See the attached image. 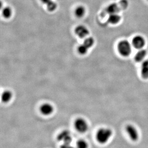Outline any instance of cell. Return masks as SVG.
I'll list each match as a JSON object with an SVG mask.
<instances>
[{"instance_id":"9a60e30c","label":"cell","mask_w":148,"mask_h":148,"mask_svg":"<svg viewBox=\"0 0 148 148\" xmlns=\"http://www.w3.org/2000/svg\"><path fill=\"white\" fill-rule=\"evenodd\" d=\"M106 11L107 13L110 14H117L119 11V8L116 4L113 3L108 6L106 8Z\"/></svg>"},{"instance_id":"4fadbf2b","label":"cell","mask_w":148,"mask_h":148,"mask_svg":"<svg viewBox=\"0 0 148 148\" xmlns=\"http://www.w3.org/2000/svg\"><path fill=\"white\" fill-rule=\"evenodd\" d=\"M147 55V51L144 49H141L138 51L136 54L135 60L137 62H140L144 60Z\"/></svg>"},{"instance_id":"ac0fdd59","label":"cell","mask_w":148,"mask_h":148,"mask_svg":"<svg viewBox=\"0 0 148 148\" xmlns=\"http://www.w3.org/2000/svg\"><path fill=\"white\" fill-rule=\"evenodd\" d=\"M11 9L9 7H6L3 9V15L5 18H8L10 17L12 15Z\"/></svg>"},{"instance_id":"6da1fadb","label":"cell","mask_w":148,"mask_h":148,"mask_svg":"<svg viewBox=\"0 0 148 148\" xmlns=\"http://www.w3.org/2000/svg\"><path fill=\"white\" fill-rule=\"evenodd\" d=\"M112 130L108 128H101L97 132L96 138L98 143L105 144L107 143L112 136Z\"/></svg>"},{"instance_id":"9c48e42d","label":"cell","mask_w":148,"mask_h":148,"mask_svg":"<svg viewBox=\"0 0 148 148\" xmlns=\"http://www.w3.org/2000/svg\"><path fill=\"white\" fill-rule=\"evenodd\" d=\"M133 45L134 47L140 49L143 48L145 44V40L142 36H138L134 37L132 40Z\"/></svg>"},{"instance_id":"277c9868","label":"cell","mask_w":148,"mask_h":148,"mask_svg":"<svg viewBox=\"0 0 148 148\" xmlns=\"http://www.w3.org/2000/svg\"><path fill=\"white\" fill-rule=\"evenodd\" d=\"M74 127L78 132L80 133H85L88 129V123L82 117L78 118L74 122Z\"/></svg>"},{"instance_id":"5bb4252c","label":"cell","mask_w":148,"mask_h":148,"mask_svg":"<svg viewBox=\"0 0 148 148\" xmlns=\"http://www.w3.org/2000/svg\"><path fill=\"white\" fill-rule=\"evenodd\" d=\"M121 17L120 16L118 15L117 14H110L108 21L111 24H116L120 21Z\"/></svg>"},{"instance_id":"30bf717a","label":"cell","mask_w":148,"mask_h":148,"mask_svg":"<svg viewBox=\"0 0 148 148\" xmlns=\"http://www.w3.org/2000/svg\"><path fill=\"white\" fill-rule=\"evenodd\" d=\"M44 4H46L49 11L53 12L57 8V4L52 0H41Z\"/></svg>"},{"instance_id":"7a4b0ae2","label":"cell","mask_w":148,"mask_h":148,"mask_svg":"<svg viewBox=\"0 0 148 148\" xmlns=\"http://www.w3.org/2000/svg\"><path fill=\"white\" fill-rule=\"evenodd\" d=\"M118 50L120 54L126 57L131 53L132 47L127 41H122L119 44Z\"/></svg>"},{"instance_id":"2e32d148","label":"cell","mask_w":148,"mask_h":148,"mask_svg":"<svg viewBox=\"0 0 148 148\" xmlns=\"http://www.w3.org/2000/svg\"><path fill=\"white\" fill-rule=\"evenodd\" d=\"M85 13V9L82 6H80L76 9L75 13L76 16L78 17H82L84 15Z\"/></svg>"},{"instance_id":"7c38bea8","label":"cell","mask_w":148,"mask_h":148,"mask_svg":"<svg viewBox=\"0 0 148 148\" xmlns=\"http://www.w3.org/2000/svg\"><path fill=\"white\" fill-rule=\"evenodd\" d=\"M12 97H13L12 92L9 90H6L1 94V100L2 102L6 103L11 100Z\"/></svg>"},{"instance_id":"5b68a950","label":"cell","mask_w":148,"mask_h":148,"mask_svg":"<svg viewBox=\"0 0 148 148\" xmlns=\"http://www.w3.org/2000/svg\"><path fill=\"white\" fill-rule=\"evenodd\" d=\"M126 130L129 137L133 141L138 140L139 135L137 129L132 125H128L126 126Z\"/></svg>"},{"instance_id":"52a82bcc","label":"cell","mask_w":148,"mask_h":148,"mask_svg":"<svg viewBox=\"0 0 148 148\" xmlns=\"http://www.w3.org/2000/svg\"><path fill=\"white\" fill-rule=\"evenodd\" d=\"M40 111L42 114L45 116H49L54 111L53 106L49 103H45L41 105L40 108Z\"/></svg>"},{"instance_id":"8992f818","label":"cell","mask_w":148,"mask_h":148,"mask_svg":"<svg viewBox=\"0 0 148 148\" xmlns=\"http://www.w3.org/2000/svg\"><path fill=\"white\" fill-rule=\"evenodd\" d=\"M58 140L60 141H62L64 143H71L72 138L70 132L68 130L62 132L58 136Z\"/></svg>"},{"instance_id":"8fae6325","label":"cell","mask_w":148,"mask_h":148,"mask_svg":"<svg viewBox=\"0 0 148 148\" xmlns=\"http://www.w3.org/2000/svg\"><path fill=\"white\" fill-rule=\"evenodd\" d=\"M141 74L143 78H148V60L144 61L141 65Z\"/></svg>"},{"instance_id":"ba28073f","label":"cell","mask_w":148,"mask_h":148,"mask_svg":"<svg viewBox=\"0 0 148 148\" xmlns=\"http://www.w3.org/2000/svg\"><path fill=\"white\" fill-rule=\"evenodd\" d=\"M75 32L80 38H85L89 34L88 29L84 25H79L76 27Z\"/></svg>"},{"instance_id":"3957f363","label":"cell","mask_w":148,"mask_h":148,"mask_svg":"<svg viewBox=\"0 0 148 148\" xmlns=\"http://www.w3.org/2000/svg\"><path fill=\"white\" fill-rule=\"evenodd\" d=\"M94 41H95L94 38L92 37L87 38L83 44L79 47L78 49L79 53L81 55L86 54L89 49L92 47L94 45Z\"/></svg>"},{"instance_id":"e0dca14e","label":"cell","mask_w":148,"mask_h":148,"mask_svg":"<svg viewBox=\"0 0 148 148\" xmlns=\"http://www.w3.org/2000/svg\"><path fill=\"white\" fill-rule=\"evenodd\" d=\"M88 143L83 140H79L76 143V148H88Z\"/></svg>"},{"instance_id":"d6986e66","label":"cell","mask_w":148,"mask_h":148,"mask_svg":"<svg viewBox=\"0 0 148 148\" xmlns=\"http://www.w3.org/2000/svg\"><path fill=\"white\" fill-rule=\"evenodd\" d=\"M70 148H76H76H75V147H73V146H71V147H70Z\"/></svg>"}]
</instances>
